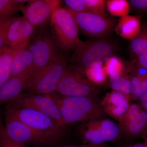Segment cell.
<instances>
[{"mask_svg":"<svg viewBox=\"0 0 147 147\" xmlns=\"http://www.w3.org/2000/svg\"><path fill=\"white\" fill-rule=\"evenodd\" d=\"M45 95L57 105L67 125L101 119L106 113L101 102L94 97L64 96L56 92Z\"/></svg>","mask_w":147,"mask_h":147,"instance_id":"cell-1","label":"cell"},{"mask_svg":"<svg viewBox=\"0 0 147 147\" xmlns=\"http://www.w3.org/2000/svg\"><path fill=\"white\" fill-rule=\"evenodd\" d=\"M5 111L30 127L54 147L59 146L68 134L67 125L35 110L5 106Z\"/></svg>","mask_w":147,"mask_h":147,"instance_id":"cell-2","label":"cell"},{"mask_svg":"<svg viewBox=\"0 0 147 147\" xmlns=\"http://www.w3.org/2000/svg\"><path fill=\"white\" fill-rule=\"evenodd\" d=\"M5 124L0 132V144L53 147V145L26 124L5 111Z\"/></svg>","mask_w":147,"mask_h":147,"instance_id":"cell-3","label":"cell"},{"mask_svg":"<svg viewBox=\"0 0 147 147\" xmlns=\"http://www.w3.org/2000/svg\"><path fill=\"white\" fill-rule=\"evenodd\" d=\"M67 60L61 55L55 61L33 75L24 90L26 93L47 94L56 92L65 71Z\"/></svg>","mask_w":147,"mask_h":147,"instance_id":"cell-4","label":"cell"},{"mask_svg":"<svg viewBox=\"0 0 147 147\" xmlns=\"http://www.w3.org/2000/svg\"><path fill=\"white\" fill-rule=\"evenodd\" d=\"M71 61L74 67L84 73L88 67L97 63L104 62L113 56L115 48L105 40L83 41L74 49Z\"/></svg>","mask_w":147,"mask_h":147,"instance_id":"cell-5","label":"cell"},{"mask_svg":"<svg viewBox=\"0 0 147 147\" xmlns=\"http://www.w3.org/2000/svg\"><path fill=\"white\" fill-rule=\"evenodd\" d=\"M50 20L58 44L65 51L74 50L83 42L79 37L77 24L67 9L56 8Z\"/></svg>","mask_w":147,"mask_h":147,"instance_id":"cell-6","label":"cell"},{"mask_svg":"<svg viewBox=\"0 0 147 147\" xmlns=\"http://www.w3.org/2000/svg\"><path fill=\"white\" fill-rule=\"evenodd\" d=\"M79 133L87 144L100 145L117 140L121 131L119 126L115 123L101 118L82 123Z\"/></svg>","mask_w":147,"mask_h":147,"instance_id":"cell-7","label":"cell"},{"mask_svg":"<svg viewBox=\"0 0 147 147\" xmlns=\"http://www.w3.org/2000/svg\"><path fill=\"white\" fill-rule=\"evenodd\" d=\"M27 47L33 59L31 76L60 55L55 40L50 34L45 32L38 34Z\"/></svg>","mask_w":147,"mask_h":147,"instance_id":"cell-8","label":"cell"},{"mask_svg":"<svg viewBox=\"0 0 147 147\" xmlns=\"http://www.w3.org/2000/svg\"><path fill=\"white\" fill-rule=\"evenodd\" d=\"M5 105L35 110L58 122L65 124L57 106L45 94L21 93L16 98L5 103Z\"/></svg>","mask_w":147,"mask_h":147,"instance_id":"cell-9","label":"cell"},{"mask_svg":"<svg viewBox=\"0 0 147 147\" xmlns=\"http://www.w3.org/2000/svg\"><path fill=\"white\" fill-rule=\"evenodd\" d=\"M83 74L75 67H67L55 92L64 96L94 97L96 88L84 77Z\"/></svg>","mask_w":147,"mask_h":147,"instance_id":"cell-10","label":"cell"},{"mask_svg":"<svg viewBox=\"0 0 147 147\" xmlns=\"http://www.w3.org/2000/svg\"><path fill=\"white\" fill-rule=\"evenodd\" d=\"M69 11L73 16L79 30L90 36H104L113 31L115 26L114 21L105 16L88 12L76 13Z\"/></svg>","mask_w":147,"mask_h":147,"instance_id":"cell-11","label":"cell"},{"mask_svg":"<svg viewBox=\"0 0 147 147\" xmlns=\"http://www.w3.org/2000/svg\"><path fill=\"white\" fill-rule=\"evenodd\" d=\"M35 28L23 16L13 17L6 28V46L16 50L26 48L34 34Z\"/></svg>","mask_w":147,"mask_h":147,"instance_id":"cell-12","label":"cell"},{"mask_svg":"<svg viewBox=\"0 0 147 147\" xmlns=\"http://www.w3.org/2000/svg\"><path fill=\"white\" fill-rule=\"evenodd\" d=\"M61 1L35 0L25 5L21 11L24 17L35 28L45 25L51 18L53 11L59 7Z\"/></svg>","mask_w":147,"mask_h":147,"instance_id":"cell-13","label":"cell"},{"mask_svg":"<svg viewBox=\"0 0 147 147\" xmlns=\"http://www.w3.org/2000/svg\"><path fill=\"white\" fill-rule=\"evenodd\" d=\"M130 98L121 92L113 91L106 94L101 103L106 113L120 121L129 108Z\"/></svg>","mask_w":147,"mask_h":147,"instance_id":"cell-14","label":"cell"},{"mask_svg":"<svg viewBox=\"0 0 147 147\" xmlns=\"http://www.w3.org/2000/svg\"><path fill=\"white\" fill-rule=\"evenodd\" d=\"M31 76L30 72L26 71L9 79L0 88V107L21 93Z\"/></svg>","mask_w":147,"mask_h":147,"instance_id":"cell-15","label":"cell"},{"mask_svg":"<svg viewBox=\"0 0 147 147\" xmlns=\"http://www.w3.org/2000/svg\"><path fill=\"white\" fill-rule=\"evenodd\" d=\"M141 16L126 15L121 17L115 31L123 38L132 41L141 33Z\"/></svg>","mask_w":147,"mask_h":147,"instance_id":"cell-16","label":"cell"},{"mask_svg":"<svg viewBox=\"0 0 147 147\" xmlns=\"http://www.w3.org/2000/svg\"><path fill=\"white\" fill-rule=\"evenodd\" d=\"M121 133L127 138L137 137L147 130V112L142 110L136 118L119 125Z\"/></svg>","mask_w":147,"mask_h":147,"instance_id":"cell-17","label":"cell"},{"mask_svg":"<svg viewBox=\"0 0 147 147\" xmlns=\"http://www.w3.org/2000/svg\"><path fill=\"white\" fill-rule=\"evenodd\" d=\"M32 57L28 47L17 50L11 64L10 78L26 71H30L32 75Z\"/></svg>","mask_w":147,"mask_h":147,"instance_id":"cell-18","label":"cell"},{"mask_svg":"<svg viewBox=\"0 0 147 147\" xmlns=\"http://www.w3.org/2000/svg\"><path fill=\"white\" fill-rule=\"evenodd\" d=\"M130 48L134 61L147 70V32L142 28L139 35L131 41Z\"/></svg>","mask_w":147,"mask_h":147,"instance_id":"cell-19","label":"cell"},{"mask_svg":"<svg viewBox=\"0 0 147 147\" xmlns=\"http://www.w3.org/2000/svg\"><path fill=\"white\" fill-rule=\"evenodd\" d=\"M17 50L8 47L0 50V88L10 79L11 64Z\"/></svg>","mask_w":147,"mask_h":147,"instance_id":"cell-20","label":"cell"},{"mask_svg":"<svg viewBox=\"0 0 147 147\" xmlns=\"http://www.w3.org/2000/svg\"><path fill=\"white\" fill-rule=\"evenodd\" d=\"M84 74L87 79L94 84H102L105 82L107 77L103 63H97L88 67Z\"/></svg>","mask_w":147,"mask_h":147,"instance_id":"cell-21","label":"cell"},{"mask_svg":"<svg viewBox=\"0 0 147 147\" xmlns=\"http://www.w3.org/2000/svg\"><path fill=\"white\" fill-rule=\"evenodd\" d=\"M106 6L109 13L115 16H126L130 9L129 3L126 0H108L106 1Z\"/></svg>","mask_w":147,"mask_h":147,"instance_id":"cell-22","label":"cell"},{"mask_svg":"<svg viewBox=\"0 0 147 147\" xmlns=\"http://www.w3.org/2000/svg\"><path fill=\"white\" fill-rule=\"evenodd\" d=\"M104 70L107 76H113L124 72V65L120 58L112 56L103 63Z\"/></svg>","mask_w":147,"mask_h":147,"instance_id":"cell-23","label":"cell"},{"mask_svg":"<svg viewBox=\"0 0 147 147\" xmlns=\"http://www.w3.org/2000/svg\"><path fill=\"white\" fill-rule=\"evenodd\" d=\"M25 5L19 0H0V17L11 16Z\"/></svg>","mask_w":147,"mask_h":147,"instance_id":"cell-24","label":"cell"},{"mask_svg":"<svg viewBox=\"0 0 147 147\" xmlns=\"http://www.w3.org/2000/svg\"><path fill=\"white\" fill-rule=\"evenodd\" d=\"M88 12L100 16H105V1L103 0H85Z\"/></svg>","mask_w":147,"mask_h":147,"instance_id":"cell-25","label":"cell"},{"mask_svg":"<svg viewBox=\"0 0 147 147\" xmlns=\"http://www.w3.org/2000/svg\"><path fill=\"white\" fill-rule=\"evenodd\" d=\"M67 9L76 13L88 12L85 0H65Z\"/></svg>","mask_w":147,"mask_h":147,"instance_id":"cell-26","label":"cell"},{"mask_svg":"<svg viewBox=\"0 0 147 147\" xmlns=\"http://www.w3.org/2000/svg\"><path fill=\"white\" fill-rule=\"evenodd\" d=\"M140 105L133 104L129 105L125 115L119 121V124L124 123L134 119L139 115L142 110Z\"/></svg>","mask_w":147,"mask_h":147,"instance_id":"cell-27","label":"cell"},{"mask_svg":"<svg viewBox=\"0 0 147 147\" xmlns=\"http://www.w3.org/2000/svg\"><path fill=\"white\" fill-rule=\"evenodd\" d=\"M13 16L0 17V50L6 47L5 45V34L7 26Z\"/></svg>","mask_w":147,"mask_h":147,"instance_id":"cell-28","label":"cell"},{"mask_svg":"<svg viewBox=\"0 0 147 147\" xmlns=\"http://www.w3.org/2000/svg\"><path fill=\"white\" fill-rule=\"evenodd\" d=\"M129 76L130 79L131 86V97L132 98L137 94L143 79L134 74H131Z\"/></svg>","mask_w":147,"mask_h":147,"instance_id":"cell-29","label":"cell"},{"mask_svg":"<svg viewBox=\"0 0 147 147\" xmlns=\"http://www.w3.org/2000/svg\"><path fill=\"white\" fill-rule=\"evenodd\" d=\"M130 7L140 12H147V0H130L128 1Z\"/></svg>","mask_w":147,"mask_h":147,"instance_id":"cell-30","label":"cell"},{"mask_svg":"<svg viewBox=\"0 0 147 147\" xmlns=\"http://www.w3.org/2000/svg\"><path fill=\"white\" fill-rule=\"evenodd\" d=\"M120 92L127 96L131 97V86L129 76L124 74L121 83Z\"/></svg>","mask_w":147,"mask_h":147,"instance_id":"cell-31","label":"cell"},{"mask_svg":"<svg viewBox=\"0 0 147 147\" xmlns=\"http://www.w3.org/2000/svg\"><path fill=\"white\" fill-rule=\"evenodd\" d=\"M124 74V72L122 74L109 77L110 86L113 90V91L120 92L121 83Z\"/></svg>","mask_w":147,"mask_h":147,"instance_id":"cell-32","label":"cell"},{"mask_svg":"<svg viewBox=\"0 0 147 147\" xmlns=\"http://www.w3.org/2000/svg\"><path fill=\"white\" fill-rule=\"evenodd\" d=\"M147 91V76L142 80L137 94L132 98L134 100H138L144 93Z\"/></svg>","mask_w":147,"mask_h":147,"instance_id":"cell-33","label":"cell"},{"mask_svg":"<svg viewBox=\"0 0 147 147\" xmlns=\"http://www.w3.org/2000/svg\"><path fill=\"white\" fill-rule=\"evenodd\" d=\"M139 100H140L142 106L144 109L145 111L147 112V91L142 95Z\"/></svg>","mask_w":147,"mask_h":147,"instance_id":"cell-34","label":"cell"},{"mask_svg":"<svg viewBox=\"0 0 147 147\" xmlns=\"http://www.w3.org/2000/svg\"><path fill=\"white\" fill-rule=\"evenodd\" d=\"M0 147H26V146L14 144H0Z\"/></svg>","mask_w":147,"mask_h":147,"instance_id":"cell-35","label":"cell"},{"mask_svg":"<svg viewBox=\"0 0 147 147\" xmlns=\"http://www.w3.org/2000/svg\"><path fill=\"white\" fill-rule=\"evenodd\" d=\"M88 144H86L80 145V146H58L55 147H88Z\"/></svg>","mask_w":147,"mask_h":147,"instance_id":"cell-36","label":"cell"},{"mask_svg":"<svg viewBox=\"0 0 147 147\" xmlns=\"http://www.w3.org/2000/svg\"><path fill=\"white\" fill-rule=\"evenodd\" d=\"M88 147H108L105 144L100 145L88 144Z\"/></svg>","mask_w":147,"mask_h":147,"instance_id":"cell-37","label":"cell"},{"mask_svg":"<svg viewBox=\"0 0 147 147\" xmlns=\"http://www.w3.org/2000/svg\"><path fill=\"white\" fill-rule=\"evenodd\" d=\"M3 127L4 125L3 124L1 114V110H0V132L2 130L3 128Z\"/></svg>","mask_w":147,"mask_h":147,"instance_id":"cell-38","label":"cell"},{"mask_svg":"<svg viewBox=\"0 0 147 147\" xmlns=\"http://www.w3.org/2000/svg\"><path fill=\"white\" fill-rule=\"evenodd\" d=\"M127 147H147V146L145 144H138L133 145V146H129Z\"/></svg>","mask_w":147,"mask_h":147,"instance_id":"cell-39","label":"cell"},{"mask_svg":"<svg viewBox=\"0 0 147 147\" xmlns=\"http://www.w3.org/2000/svg\"><path fill=\"white\" fill-rule=\"evenodd\" d=\"M142 28L144 29L147 32V24H143L142 25Z\"/></svg>","mask_w":147,"mask_h":147,"instance_id":"cell-40","label":"cell"},{"mask_svg":"<svg viewBox=\"0 0 147 147\" xmlns=\"http://www.w3.org/2000/svg\"><path fill=\"white\" fill-rule=\"evenodd\" d=\"M144 136H147V130H146V131H145L144 133ZM147 139L146 140H147V139Z\"/></svg>","mask_w":147,"mask_h":147,"instance_id":"cell-41","label":"cell"},{"mask_svg":"<svg viewBox=\"0 0 147 147\" xmlns=\"http://www.w3.org/2000/svg\"><path fill=\"white\" fill-rule=\"evenodd\" d=\"M146 144L147 146V142H146Z\"/></svg>","mask_w":147,"mask_h":147,"instance_id":"cell-42","label":"cell"}]
</instances>
